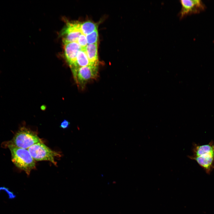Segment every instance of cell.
<instances>
[{"instance_id":"7c38bea8","label":"cell","mask_w":214,"mask_h":214,"mask_svg":"<svg viewBox=\"0 0 214 214\" xmlns=\"http://www.w3.org/2000/svg\"><path fill=\"white\" fill-rule=\"evenodd\" d=\"M86 36L88 44L97 43L98 37L97 29Z\"/></svg>"},{"instance_id":"30bf717a","label":"cell","mask_w":214,"mask_h":214,"mask_svg":"<svg viewBox=\"0 0 214 214\" xmlns=\"http://www.w3.org/2000/svg\"><path fill=\"white\" fill-rule=\"evenodd\" d=\"M85 50L91 64H99L97 43L87 44Z\"/></svg>"},{"instance_id":"5b68a950","label":"cell","mask_w":214,"mask_h":214,"mask_svg":"<svg viewBox=\"0 0 214 214\" xmlns=\"http://www.w3.org/2000/svg\"><path fill=\"white\" fill-rule=\"evenodd\" d=\"M27 149L35 160L49 161L55 165L56 163L55 161V158L60 155L42 142L36 144Z\"/></svg>"},{"instance_id":"7a4b0ae2","label":"cell","mask_w":214,"mask_h":214,"mask_svg":"<svg viewBox=\"0 0 214 214\" xmlns=\"http://www.w3.org/2000/svg\"><path fill=\"white\" fill-rule=\"evenodd\" d=\"M11 154L12 160L15 165L24 171L29 176L31 171L35 168L36 164L27 149L19 148L11 145L8 146Z\"/></svg>"},{"instance_id":"8992f818","label":"cell","mask_w":214,"mask_h":214,"mask_svg":"<svg viewBox=\"0 0 214 214\" xmlns=\"http://www.w3.org/2000/svg\"><path fill=\"white\" fill-rule=\"evenodd\" d=\"M81 34L80 23L78 22H68L61 33L64 44L77 42L79 36Z\"/></svg>"},{"instance_id":"9c48e42d","label":"cell","mask_w":214,"mask_h":214,"mask_svg":"<svg viewBox=\"0 0 214 214\" xmlns=\"http://www.w3.org/2000/svg\"><path fill=\"white\" fill-rule=\"evenodd\" d=\"M91 65L86 53L85 48H82L78 52L75 63L70 67L73 74L79 67Z\"/></svg>"},{"instance_id":"3957f363","label":"cell","mask_w":214,"mask_h":214,"mask_svg":"<svg viewBox=\"0 0 214 214\" xmlns=\"http://www.w3.org/2000/svg\"><path fill=\"white\" fill-rule=\"evenodd\" d=\"M40 142H42V141L35 132L23 127L16 133L9 145L28 149L33 145Z\"/></svg>"},{"instance_id":"277c9868","label":"cell","mask_w":214,"mask_h":214,"mask_svg":"<svg viewBox=\"0 0 214 214\" xmlns=\"http://www.w3.org/2000/svg\"><path fill=\"white\" fill-rule=\"evenodd\" d=\"M98 74V64H94L79 67L73 76L78 87L83 90L88 82L97 78Z\"/></svg>"},{"instance_id":"52a82bcc","label":"cell","mask_w":214,"mask_h":214,"mask_svg":"<svg viewBox=\"0 0 214 214\" xmlns=\"http://www.w3.org/2000/svg\"><path fill=\"white\" fill-rule=\"evenodd\" d=\"M181 10L178 16L181 19L189 14L199 12L203 7L202 2L199 0H181Z\"/></svg>"},{"instance_id":"4fadbf2b","label":"cell","mask_w":214,"mask_h":214,"mask_svg":"<svg viewBox=\"0 0 214 214\" xmlns=\"http://www.w3.org/2000/svg\"><path fill=\"white\" fill-rule=\"evenodd\" d=\"M77 42L82 48H85L87 45L86 36L83 34L79 36Z\"/></svg>"},{"instance_id":"6da1fadb","label":"cell","mask_w":214,"mask_h":214,"mask_svg":"<svg viewBox=\"0 0 214 214\" xmlns=\"http://www.w3.org/2000/svg\"><path fill=\"white\" fill-rule=\"evenodd\" d=\"M192 150L193 155L188 157L196 161L207 174H210L214 169V141L203 145L193 143Z\"/></svg>"},{"instance_id":"ba28073f","label":"cell","mask_w":214,"mask_h":214,"mask_svg":"<svg viewBox=\"0 0 214 214\" xmlns=\"http://www.w3.org/2000/svg\"><path fill=\"white\" fill-rule=\"evenodd\" d=\"M64 55L70 67L75 63L77 54L82 48L77 42L64 44Z\"/></svg>"},{"instance_id":"5bb4252c","label":"cell","mask_w":214,"mask_h":214,"mask_svg":"<svg viewBox=\"0 0 214 214\" xmlns=\"http://www.w3.org/2000/svg\"><path fill=\"white\" fill-rule=\"evenodd\" d=\"M70 123L66 119H64L61 123L60 127L63 129H66L68 128Z\"/></svg>"},{"instance_id":"8fae6325","label":"cell","mask_w":214,"mask_h":214,"mask_svg":"<svg viewBox=\"0 0 214 214\" xmlns=\"http://www.w3.org/2000/svg\"><path fill=\"white\" fill-rule=\"evenodd\" d=\"M97 24L89 21L80 23L81 32L86 36L97 30Z\"/></svg>"}]
</instances>
